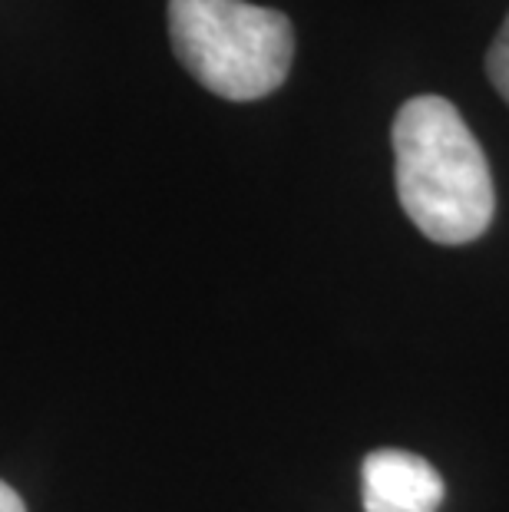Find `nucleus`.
<instances>
[{
    "instance_id": "3",
    "label": "nucleus",
    "mask_w": 509,
    "mask_h": 512,
    "mask_svg": "<svg viewBox=\"0 0 509 512\" xmlns=\"http://www.w3.org/2000/svg\"><path fill=\"white\" fill-rule=\"evenodd\" d=\"M447 483L437 466L407 450H374L361 463L364 512H437Z\"/></svg>"
},
{
    "instance_id": "4",
    "label": "nucleus",
    "mask_w": 509,
    "mask_h": 512,
    "mask_svg": "<svg viewBox=\"0 0 509 512\" xmlns=\"http://www.w3.org/2000/svg\"><path fill=\"white\" fill-rule=\"evenodd\" d=\"M486 76H490L493 90L500 93L509 106V14L503 20L500 34L490 43V50H486Z\"/></svg>"
},
{
    "instance_id": "2",
    "label": "nucleus",
    "mask_w": 509,
    "mask_h": 512,
    "mask_svg": "<svg viewBox=\"0 0 509 512\" xmlns=\"http://www.w3.org/2000/svg\"><path fill=\"white\" fill-rule=\"evenodd\" d=\"M169 37L182 67L235 103L275 93L295 60L291 20L248 0H169Z\"/></svg>"
},
{
    "instance_id": "5",
    "label": "nucleus",
    "mask_w": 509,
    "mask_h": 512,
    "mask_svg": "<svg viewBox=\"0 0 509 512\" xmlns=\"http://www.w3.org/2000/svg\"><path fill=\"white\" fill-rule=\"evenodd\" d=\"M0 512H27L24 499L14 493V486H7L4 479H0Z\"/></svg>"
},
{
    "instance_id": "1",
    "label": "nucleus",
    "mask_w": 509,
    "mask_h": 512,
    "mask_svg": "<svg viewBox=\"0 0 509 512\" xmlns=\"http://www.w3.org/2000/svg\"><path fill=\"white\" fill-rule=\"evenodd\" d=\"M394 182L407 219L437 245H467L496 215L493 172L467 119L443 96H414L397 110Z\"/></svg>"
}]
</instances>
